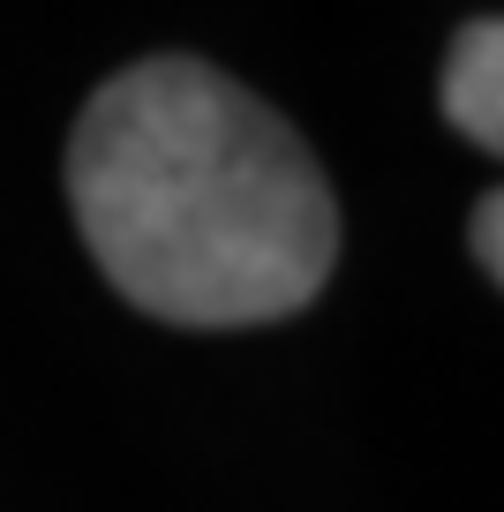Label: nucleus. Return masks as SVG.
I'll return each instance as SVG.
<instances>
[{
	"instance_id": "3",
	"label": "nucleus",
	"mask_w": 504,
	"mask_h": 512,
	"mask_svg": "<svg viewBox=\"0 0 504 512\" xmlns=\"http://www.w3.org/2000/svg\"><path fill=\"white\" fill-rule=\"evenodd\" d=\"M474 256H482L489 279L504 287V189L482 196V211H474Z\"/></svg>"
},
{
	"instance_id": "1",
	"label": "nucleus",
	"mask_w": 504,
	"mask_h": 512,
	"mask_svg": "<svg viewBox=\"0 0 504 512\" xmlns=\"http://www.w3.org/2000/svg\"><path fill=\"white\" fill-rule=\"evenodd\" d=\"M68 204L98 272L196 332L294 317L339 256V204L309 144L189 53L91 91L68 136Z\"/></svg>"
},
{
	"instance_id": "2",
	"label": "nucleus",
	"mask_w": 504,
	"mask_h": 512,
	"mask_svg": "<svg viewBox=\"0 0 504 512\" xmlns=\"http://www.w3.org/2000/svg\"><path fill=\"white\" fill-rule=\"evenodd\" d=\"M444 113L467 144L504 159V23H467L444 61Z\"/></svg>"
}]
</instances>
